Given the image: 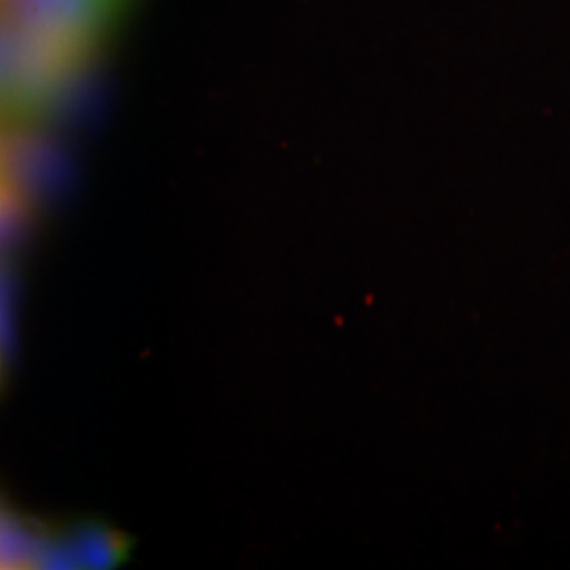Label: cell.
I'll return each mask as SVG.
<instances>
[{
    "mask_svg": "<svg viewBox=\"0 0 570 570\" xmlns=\"http://www.w3.org/2000/svg\"><path fill=\"white\" fill-rule=\"evenodd\" d=\"M125 0H0V18L21 30L91 56Z\"/></svg>",
    "mask_w": 570,
    "mask_h": 570,
    "instance_id": "obj_1",
    "label": "cell"
},
{
    "mask_svg": "<svg viewBox=\"0 0 570 570\" xmlns=\"http://www.w3.org/2000/svg\"><path fill=\"white\" fill-rule=\"evenodd\" d=\"M77 567L112 569L121 564L129 551V541L117 530L102 524H85L70 539H63Z\"/></svg>",
    "mask_w": 570,
    "mask_h": 570,
    "instance_id": "obj_2",
    "label": "cell"
},
{
    "mask_svg": "<svg viewBox=\"0 0 570 570\" xmlns=\"http://www.w3.org/2000/svg\"><path fill=\"white\" fill-rule=\"evenodd\" d=\"M41 543L11 511L0 508V569L37 567Z\"/></svg>",
    "mask_w": 570,
    "mask_h": 570,
    "instance_id": "obj_3",
    "label": "cell"
}]
</instances>
